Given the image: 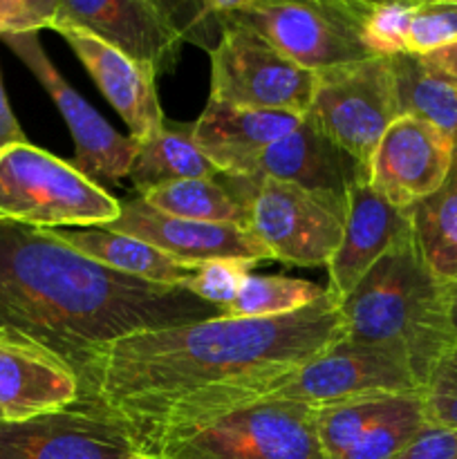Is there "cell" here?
Instances as JSON below:
<instances>
[{
	"label": "cell",
	"instance_id": "cell-1",
	"mask_svg": "<svg viewBox=\"0 0 457 459\" xmlns=\"http://www.w3.org/2000/svg\"><path fill=\"white\" fill-rule=\"evenodd\" d=\"M343 339L339 303L330 294L282 316H218L134 332L94 354L79 377V397L124 421L137 453L146 455L227 394L289 375Z\"/></svg>",
	"mask_w": 457,
	"mask_h": 459
},
{
	"label": "cell",
	"instance_id": "cell-2",
	"mask_svg": "<svg viewBox=\"0 0 457 459\" xmlns=\"http://www.w3.org/2000/svg\"><path fill=\"white\" fill-rule=\"evenodd\" d=\"M218 316L191 291L92 263L49 229L0 222V339L40 350L76 379L112 341Z\"/></svg>",
	"mask_w": 457,
	"mask_h": 459
},
{
	"label": "cell",
	"instance_id": "cell-3",
	"mask_svg": "<svg viewBox=\"0 0 457 459\" xmlns=\"http://www.w3.org/2000/svg\"><path fill=\"white\" fill-rule=\"evenodd\" d=\"M339 309L345 339L401 354L421 390L455 345L444 285L421 258L412 231L358 281Z\"/></svg>",
	"mask_w": 457,
	"mask_h": 459
},
{
	"label": "cell",
	"instance_id": "cell-4",
	"mask_svg": "<svg viewBox=\"0 0 457 459\" xmlns=\"http://www.w3.org/2000/svg\"><path fill=\"white\" fill-rule=\"evenodd\" d=\"M119 209V200L70 161L30 142L0 148V222L36 229L103 227Z\"/></svg>",
	"mask_w": 457,
	"mask_h": 459
},
{
	"label": "cell",
	"instance_id": "cell-5",
	"mask_svg": "<svg viewBox=\"0 0 457 459\" xmlns=\"http://www.w3.org/2000/svg\"><path fill=\"white\" fill-rule=\"evenodd\" d=\"M224 184L246 206V229L269 258L296 267H327L343 238L345 197L267 178H224Z\"/></svg>",
	"mask_w": 457,
	"mask_h": 459
},
{
	"label": "cell",
	"instance_id": "cell-6",
	"mask_svg": "<svg viewBox=\"0 0 457 459\" xmlns=\"http://www.w3.org/2000/svg\"><path fill=\"white\" fill-rule=\"evenodd\" d=\"M316 408L260 399L157 444L152 459H323Z\"/></svg>",
	"mask_w": 457,
	"mask_h": 459
},
{
	"label": "cell",
	"instance_id": "cell-7",
	"mask_svg": "<svg viewBox=\"0 0 457 459\" xmlns=\"http://www.w3.org/2000/svg\"><path fill=\"white\" fill-rule=\"evenodd\" d=\"M408 393H421V385L401 354L343 339L289 375L237 390L222 412L260 399H287L318 411L349 399Z\"/></svg>",
	"mask_w": 457,
	"mask_h": 459
},
{
	"label": "cell",
	"instance_id": "cell-8",
	"mask_svg": "<svg viewBox=\"0 0 457 459\" xmlns=\"http://www.w3.org/2000/svg\"><path fill=\"white\" fill-rule=\"evenodd\" d=\"M222 36L211 56V101L249 110L305 117L314 97L316 74L278 52L264 36L233 16L227 3Z\"/></svg>",
	"mask_w": 457,
	"mask_h": 459
},
{
	"label": "cell",
	"instance_id": "cell-9",
	"mask_svg": "<svg viewBox=\"0 0 457 459\" xmlns=\"http://www.w3.org/2000/svg\"><path fill=\"white\" fill-rule=\"evenodd\" d=\"M363 0H228L227 9L309 72L375 58L361 34Z\"/></svg>",
	"mask_w": 457,
	"mask_h": 459
},
{
	"label": "cell",
	"instance_id": "cell-10",
	"mask_svg": "<svg viewBox=\"0 0 457 459\" xmlns=\"http://www.w3.org/2000/svg\"><path fill=\"white\" fill-rule=\"evenodd\" d=\"M305 117L367 173L384 133L401 117L392 61L375 56L316 72Z\"/></svg>",
	"mask_w": 457,
	"mask_h": 459
},
{
	"label": "cell",
	"instance_id": "cell-11",
	"mask_svg": "<svg viewBox=\"0 0 457 459\" xmlns=\"http://www.w3.org/2000/svg\"><path fill=\"white\" fill-rule=\"evenodd\" d=\"M7 48L21 58L27 70L39 79L45 92L56 103L74 137V160L70 161L81 175L94 184H116L128 178L130 164L137 152V142L121 134L67 83L54 67L39 40V31L3 36Z\"/></svg>",
	"mask_w": 457,
	"mask_h": 459
},
{
	"label": "cell",
	"instance_id": "cell-12",
	"mask_svg": "<svg viewBox=\"0 0 457 459\" xmlns=\"http://www.w3.org/2000/svg\"><path fill=\"white\" fill-rule=\"evenodd\" d=\"M124 421L90 399L21 421H0V459H128Z\"/></svg>",
	"mask_w": 457,
	"mask_h": 459
},
{
	"label": "cell",
	"instance_id": "cell-13",
	"mask_svg": "<svg viewBox=\"0 0 457 459\" xmlns=\"http://www.w3.org/2000/svg\"><path fill=\"white\" fill-rule=\"evenodd\" d=\"M58 25L90 31L157 76L175 72L184 43L164 0H58Z\"/></svg>",
	"mask_w": 457,
	"mask_h": 459
},
{
	"label": "cell",
	"instance_id": "cell-14",
	"mask_svg": "<svg viewBox=\"0 0 457 459\" xmlns=\"http://www.w3.org/2000/svg\"><path fill=\"white\" fill-rule=\"evenodd\" d=\"M455 164L453 142L428 121L401 115L367 166V184L397 209H410L444 186Z\"/></svg>",
	"mask_w": 457,
	"mask_h": 459
},
{
	"label": "cell",
	"instance_id": "cell-15",
	"mask_svg": "<svg viewBox=\"0 0 457 459\" xmlns=\"http://www.w3.org/2000/svg\"><path fill=\"white\" fill-rule=\"evenodd\" d=\"M103 227L108 231L137 238L160 249L161 254L195 267L215 260H240V263L258 264L260 260L269 258L267 249L251 236L249 229L237 224L173 218L151 209L139 197L121 202L119 215Z\"/></svg>",
	"mask_w": 457,
	"mask_h": 459
},
{
	"label": "cell",
	"instance_id": "cell-16",
	"mask_svg": "<svg viewBox=\"0 0 457 459\" xmlns=\"http://www.w3.org/2000/svg\"><path fill=\"white\" fill-rule=\"evenodd\" d=\"M412 231L408 209H397L358 178L348 191L345 229L339 249L327 263V294L341 303L363 276Z\"/></svg>",
	"mask_w": 457,
	"mask_h": 459
},
{
	"label": "cell",
	"instance_id": "cell-17",
	"mask_svg": "<svg viewBox=\"0 0 457 459\" xmlns=\"http://www.w3.org/2000/svg\"><path fill=\"white\" fill-rule=\"evenodd\" d=\"M54 31L63 36L90 76L97 81L103 97L125 121L134 142L151 137L164 126L166 117L157 94V74L151 65L133 61L79 27L58 25Z\"/></svg>",
	"mask_w": 457,
	"mask_h": 459
},
{
	"label": "cell",
	"instance_id": "cell-18",
	"mask_svg": "<svg viewBox=\"0 0 457 459\" xmlns=\"http://www.w3.org/2000/svg\"><path fill=\"white\" fill-rule=\"evenodd\" d=\"M305 117L211 101L193 124V142L224 178H246L255 157L289 134Z\"/></svg>",
	"mask_w": 457,
	"mask_h": 459
},
{
	"label": "cell",
	"instance_id": "cell-19",
	"mask_svg": "<svg viewBox=\"0 0 457 459\" xmlns=\"http://www.w3.org/2000/svg\"><path fill=\"white\" fill-rule=\"evenodd\" d=\"M278 179L309 191H325L348 200V191L366 170L336 148L305 117L296 130L273 142L255 157L249 175L240 179Z\"/></svg>",
	"mask_w": 457,
	"mask_h": 459
},
{
	"label": "cell",
	"instance_id": "cell-20",
	"mask_svg": "<svg viewBox=\"0 0 457 459\" xmlns=\"http://www.w3.org/2000/svg\"><path fill=\"white\" fill-rule=\"evenodd\" d=\"M74 372L54 357L16 341L0 339V415L21 421L79 402Z\"/></svg>",
	"mask_w": 457,
	"mask_h": 459
},
{
	"label": "cell",
	"instance_id": "cell-21",
	"mask_svg": "<svg viewBox=\"0 0 457 459\" xmlns=\"http://www.w3.org/2000/svg\"><path fill=\"white\" fill-rule=\"evenodd\" d=\"M49 231L92 263L152 285L182 290L184 282L200 267V264L195 267V264L179 263L137 238L108 231L106 227H65L49 229Z\"/></svg>",
	"mask_w": 457,
	"mask_h": 459
},
{
	"label": "cell",
	"instance_id": "cell-22",
	"mask_svg": "<svg viewBox=\"0 0 457 459\" xmlns=\"http://www.w3.org/2000/svg\"><path fill=\"white\" fill-rule=\"evenodd\" d=\"M220 170L193 142V124L164 121L157 133L137 142L128 179L142 195L148 188L179 179H218Z\"/></svg>",
	"mask_w": 457,
	"mask_h": 459
},
{
	"label": "cell",
	"instance_id": "cell-23",
	"mask_svg": "<svg viewBox=\"0 0 457 459\" xmlns=\"http://www.w3.org/2000/svg\"><path fill=\"white\" fill-rule=\"evenodd\" d=\"M412 236L442 285L457 281V160L444 186L408 209Z\"/></svg>",
	"mask_w": 457,
	"mask_h": 459
},
{
	"label": "cell",
	"instance_id": "cell-24",
	"mask_svg": "<svg viewBox=\"0 0 457 459\" xmlns=\"http://www.w3.org/2000/svg\"><path fill=\"white\" fill-rule=\"evenodd\" d=\"M390 61L401 115L419 117L442 130L453 142L457 160V81L439 74L412 54H397Z\"/></svg>",
	"mask_w": 457,
	"mask_h": 459
},
{
	"label": "cell",
	"instance_id": "cell-25",
	"mask_svg": "<svg viewBox=\"0 0 457 459\" xmlns=\"http://www.w3.org/2000/svg\"><path fill=\"white\" fill-rule=\"evenodd\" d=\"M151 209L182 220L237 224L246 229V206L220 179H179L139 195Z\"/></svg>",
	"mask_w": 457,
	"mask_h": 459
},
{
	"label": "cell",
	"instance_id": "cell-26",
	"mask_svg": "<svg viewBox=\"0 0 457 459\" xmlns=\"http://www.w3.org/2000/svg\"><path fill=\"white\" fill-rule=\"evenodd\" d=\"M399 397L401 394H379L318 408L314 426L323 459L343 457L376 421L392 411Z\"/></svg>",
	"mask_w": 457,
	"mask_h": 459
},
{
	"label": "cell",
	"instance_id": "cell-27",
	"mask_svg": "<svg viewBox=\"0 0 457 459\" xmlns=\"http://www.w3.org/2000/svg\"><path fill=\"white\" fill-rule=\"evenodd\" d=\"M327 290L287 276H246L233 303L224 309L231 318H269L298 312L321 300Z\"/></svg>",
	"mask_w": 457,
	"mask_h": 459
},
{
	"label": "cell",
	"instance_id": "cell-28",
	"mask_svg": "<svg viewBox=\"0 0 457 459\" xmlns=\"http://www.w3.org/2000/svg\"><path fill=\"white\" fill-rule=\"evenodd\" d=\"M428 426L421 393L401 394L392 411L376 421L341 459H392Z\"/></svg>",
	"mask_w": 457,
	"mask_h": 459
},
{
	"label": "cell",
	"instance_id": "cell-29",
	"mask_svg": "<svg viewBox=\"0 0 457 459\" xmlns=\"http://www.w3.org/2000/svg\"><path fill=\"white\" fill-rule=\"evenodd\" d=\"M417 3H367L361 7L363 43L372 56L392 58L406 54L408 30Z\"/></svg>",
	"mask_w": 457,
	"mask_h": 459
},
{
	"label": "cell",
	"instance_id": "cell-30",
	"mask_svg": "<svg viewBox=\"0 0 457 459\" xmlns=\"http://www.w3.org/2000/svg\"><path fill=\"white\" fill-rule=\"evenodd\" d=\"M457 40V0H424L415 4L406 54L426 56Z\"/></svg>",
	"mask_w": 457,
	"mask_h": 459
},
{
	"label": "cell",
	"instance_id": "cell-31",
	"mask_svg": "<svg viewBox=\"0 0 457 459\" xmlns=\"http://www.w3.org/2000/svg\"><path fill=\"white\" fill-rule=\"evenodd\" d=\"M421 402L430 426L457 433V345H453L430 372L421 390Z\"/></svg>",
	"mask_w": 457,
	"mask_h": 459
},
{
	"label": "cell",
	"instance_id": "cell-32",
	"mask_svg": "<svg viewBox=\"0 0 457 459\" xmlns=\"http://www.w3.org/2000/svg\"><path fill=\"white\" fill-rule=\"evenodd\" d=\"M254 267V263H240V260H215V263L200 264L195 273L184 282L182 290L191 291L200 300L224 312L233 303L245 278L251 276Z\"/></svg>",
	"mask_w": 457,
	"mask_h": 459
},
{
	"label": "cell",
	"instance_id": "cell-33",
	"mask_svg": "<svg viewBox=\"0 0 457 459\" xmlns=\"http://www.w3.org/2000/svg\"><path fill=\"white\" fill-rule=\"evenodd\" d=\"M58 0H0V39L52 27Z\"/></svg>",
	"mask_w": 457,
	"mask_h": 459
},
{
	"label": "cell",
	"instance_id": "cell-34",
	"mask_svg": "<svg viewBox=\"0 0 457 459\" xmlns=\"http://www.w3.org/2000/svg\"><path fill=\"white\" fill-rule=\"evenodd\" d=\"M392 459H457V433L428 424Z\"/></svg>",
	"mask_w": 457,
	"mask_h": 459
},
{
	"label": "cell",
	"instance_id": "cell-35",
	"mask_svg": "<svg viewBox=\"0 0 457 459\" xmlns=\"http://www.w3.org/2000/svg\"><path fill=\"white\" fill-rule=\"evenodd\" d=\"M22 142H27V137L21 130V126H18V119L13 117L12 108H9L7 94H4L3 81H0V148Z\"/></svg>",
	"mask_w": 457,
	"mask_h": 459
},
{
	"label": "cell",
	"instance_id": "cell-36",
	"mask_svg": "<svg viewBox=\"0 0 457 459\" xmlns=\"http://www.w3.org/2000/svg\"><path fill=\"white\" fill-rule=\"evenodd\" d=\"M426 65H430L433 70H437L439 74L448 76V79L457 81V40L455 43L446 45V48L437 49V52H430L426 56H419Z\"/></svg>",
	"mask_w": 457,
	"mask_h": 459
},
{
	"label": "cell",
	"instance_id": "cell-37",
	"mask_svg": "<svg viewBox=\"0 0 457 459\" xmlns=\"http://www.w3.org/2000/svg\"><path fill=\"white\" fill-rule=\"evenodd\" d=\"M444 294H446V314H448V325H451L453 339L457 345V281L451 285H444Z\"/></svg>",
	"mask_w": 457,
	"mask_h": 459
},
{
	"label": "cell",
	"instance_id": "cell-38",
	"mask_svg": "<svg viewBox=\"0 0 457 459\" xmlns=\"http://www.w3.org/2000/svg\"><path fill=\"white\" fill-rule=\"evenodd\" d=\"M128 459H152V457H146V455H133V457H128Z\"/></svg>",
	"mask_w": 457,
	"mask_h": 459
},
{
	"label": "cell",
	"instance_id": "cell-39",
	"mask_svg": "<svg viewBox=\"0 0 457 459\" xmlns=\"http://www.w3.org/2000/svg\"><path fill=\"white\" fill-rule=\"evenodd\" d=\"M0 421H3V415H0Z\"/></svg>",
	"mask_w": 457,
	"mask_h": 459
}]
</instances>
